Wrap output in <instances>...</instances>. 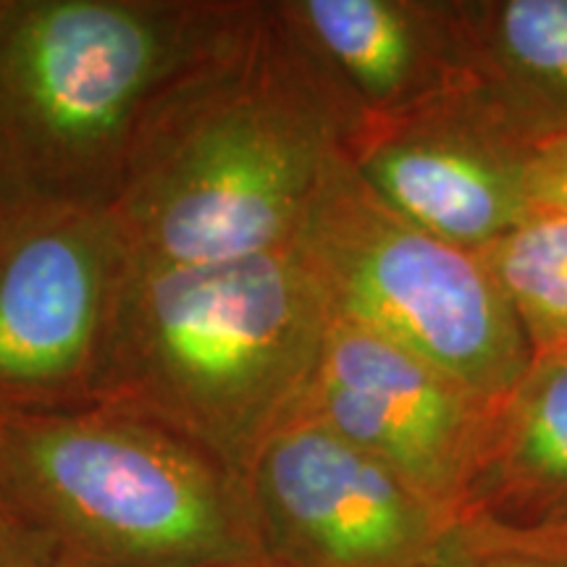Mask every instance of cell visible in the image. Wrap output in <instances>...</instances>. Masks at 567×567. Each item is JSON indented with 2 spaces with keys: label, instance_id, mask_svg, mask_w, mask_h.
<instances>
[{
  "label": "cell",
  "instance_id": "cell-14",
  "mask_svg": "<svg viewBox=\"0 0 567 567\" xmlns=\"http://www.w3.org/2000/svg\"><path fill=\"white\" fill-rule=\"evenodd\" d=\"M423 567H567V536L509 534L457 520Z\"/></svg>",
  "mask_w": 567,
  "mask_h": 567
},
{
  "label": "cell",
  "instance_id": "cell-5",
  "mask_svg": "<svg viewBox=\"0 0 567 567\" xmlns=\"http://www.w3.org/2000/svg\"><path fill=\"white\" fill-rule=\"evenodd\" d=\"M292 250L331 313L392 339L486 402L513 392L530 347L478 252L423 229L339 158Z\"/></svg>",
  "mask_w": 567,
  "mask_h": 567
},
{
  "label": "cell",
  "instance_id": "cell-8",
  "mask_svg": "<svg viewBox=\"0 0 567 567\" xmlns=\"http://www.w3.org/2000/svg\"><path fill=\"white\" fill-rule=\"evenodd\" d=\"M536 145L476 80L352 134L375 195L446 243L481 252L536 210Z\"/></svg>",
  "mask_w": 567,
  "mask_h": 567
},
{
  "label": "cell",
  "instance_id": "cell-13",
  "mask_svg": "<svg viewBox=\"0 0 567 567\" xmlns=\"http://www.w3.org/2000/svg\"><path fill=\"white\" fill-rule=\"evenodd\" d=\"M478 258L520 323L530 358L567 354V213L530 210Z\"/></svg>",
  "mask_w": 567,
  "mask_h": 567
},
{
  "label": "cell",
  "instance_id": "cell-9",
  "mask_svg": "<svg viewBox=\"0 0 567 567\" xmlns=\"http://www.w3.org/2000/svg\"><path fill=\"white\" fill-rule=\"evenodd\" d=\"M494 402L365 326L337 318L302 415L392 467L460 520L484 452Z\"/></svg>",
  "mask_w": 567,
  "mask_h": 567
},
{
  "label": "cell",
  "instance_id": "cell-3",
  "mask_svg": "<svg viewBox=\"0 0 567 567\" xmlns=\"http://www.w3.org/2000/svg\"><path fill=\"white\" fill-rule=\"evenodd\" d=\"M331 305L292 247L137 268L118 297L95 405L174 431L245 473L302 415Z\"/></svg>",
  "mask_w": 567,
  "mask_h": 567
},
{
  "label": "cell",
  "instance_id": "cell-1",
  "mask_svg": "<svg viewBox=\"0 0 567 567\" xmlns=\"http://www.w3.org/2000/svg\"><path fill=\"white\" fill-rule=\"evenodd\" d=\"M360 118L276 0L161 92L111 216L137 268L289 250Z\"/></svg>",
  "mask_w": 567,
  "mask_h": 567
},
{
  "label": "cell",
  "instance_id": "cell-12",
  "mask_svg": "<svg viewBox=\"0 0 567 567\" xmlns=\"http://www.w3.org/2000/svg\"><path fill=\"white\" fill-rule=\"evenodd\" d=\"M471 74L536 145L567 137V0H460Z\"/></svg>",
  "mask_w": 567,
  "mask_h": 567
},
{
  "label": "cell",
  "instance_id": "cell-11",
  "mask_svg": "<svg viewBox=\"0 0 567 567\" xmlns=\"http://www.w3.org/2000/svg\"><path fill=\"white\" fill-rule=\"evenodd\" d=\"M460 520L526 536H567V354L530 358L488 417Z\"/></svg>",
  "mask_w": 567,
  "mask_h": 567
},
{
  "label": "cell",
  "instance_id": "cell-16",
  "mask_svg": "<svg viewBox=\"0 0 567 567\" xmlns=\"http://www.w3.org/2000/svg\"><path fill=\"white\" fill-rule=\"evenodd\" d=\"M536 208L567 213V137L551 142L538 155Z\"/></svg>",
  "mask_w": 567,
  "mask_h": 567
},
{
  "label": "cell",
  "instance_id": "cell-4",
  "mask_svg": "<svg viewBox=\"0 0 567 567\" xmlns=\"http://www.w3.org/2000/svg\"><path fill=\"white\" fill-rule=\"evenodd\" d=\"M0 517L71 567H271L237 473L105 405L0 415Z\"/></svg>",
  "mask_w": 567,
  "mask_h": 567
},
{
  "label": "cell",
  "instance_id": "cell-6",
  "mask_svg": "<svg viewBox=\"0 0 567 567\" xmlns=\"http://www.w3.org/2000/svg\"><path fill=\"white\" fill-rule=\"evenodd\" d=\"M245 488L271 567H423L457 523L310 415L260 446Z\"/></svg>",
  "mask_w": 567,
  "mask_h": 567
},
{
  "label": "cell",
  "instance_id": "cell-10",
  "mask_svg": "<svg viewBox=\"0 0 567 567\" xmlns=\"http://www.w3.org/2000/svg\"><path fill=\"white\" fill-rule=\"evenodd\" d=\"M360 124L471 82L460 0H276Z\"/></svg>",
  "mask_w": 567,
  "mask_h": 567
},
{
  "label": "cell",
  "instance_id": "cell-7",
  "mask_svg": "<svg viewBox=\"0 0 567 567\" xmlns=\"http://www.w3.org/2000/svg\"><path fill=\"white\" fill-rule=\"evenodd\" d=\"M132 255L111 213L0 245V415L95 405Z\"/></svg>",
  "mask_w": 567,
  "mask_h": 567
},
{
  "label": "cell",
  "instance_id": "cell-2",
  "mask_svg": "<svg viewBox=\"0 0 567 567\" xmlns=\"http://www.w3.org/2000/svg\"><path fill=\"white\" fill-rule=\"evenodd\" d=\"M247 0H0V245L111 213L151 105Z\"/></svg>",
  "mask_w": 567,
  "mask_h": 567
},
{
  "label": "cell",
  "instance_id": "cell-15",
  "mask_svg": "<svg viewBox=\"0 0 567 567\" xmlns=\"http://www.w3.org/2000/svg\"><path fill=\"white\" fill-rule=\"evenodd\" d=\"M0 567H71L45 538L0 517Z\"/></svg>",
  "mask_w": 567,
  "mask_h": 567
}]
</instances>
